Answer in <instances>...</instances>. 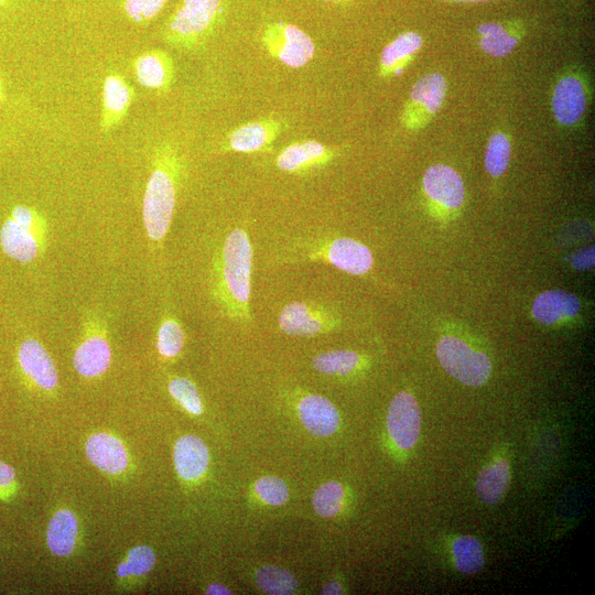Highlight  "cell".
I'll return each mask as SVG.
<instances>
[{"mask_svg":"<svg viewBox=\"0 0 595 595\" xmlns=\"http://www.w3.org/2000/svg\"><path fill=\"white\" fill-rule=\"evenodd\" d=\"M227 0H183L169 20L168 38L180 46L196 45L218 25Z\"/></svg>","mask_w":595,"mask_h":595,"instance_id":"obj_1","label":"cell"},{"mask_svg":"<svg viewBox=\"0 0 595 595\" xmlns=\"http://www.w3.org/2000/svg\"><path fill=\"white\" fill-rule=\"evenodd\" d=\"M437 356L443 369L464 385L479 387L490 378V357L473 351L462 340L449 335L443 337L437 345Z\"/></svg>","mask_w":595,"mask_h":595,"instance_id":"obj_2","label":"cell"},{"mask_svg":"<svg viewBox=\"0 0 595 595\" xmlns=\"http://www.w3.org/2000/svg\"><path fill=\"white\" fill-rule=\"evenodd\" d=\"M263 46L274 59L291 69H301L315 57V42L295 25L276 21L266 26Z\"/></svg>","mask_w":595,"mask_h":595,"instance_id":"obj_3","label":"cell"},{"mask_svg":"<svg viewBox=\"0 0 595 595\" xmlns=\"http://www.w3.org/2000/svg\"><path fill=\"white\" fill-rule=\"evenodd\" d=\"M175 204V182L165 169H156L148 181L144 200V221L151 240L158 242L165 237Z\"/></svg>","mask_w":595,"mask_h":595,"instance_id":"obj_4","label":"cell"},{"mask_svg":"<svg viewBox=\"0 0 595 595\" xmlns=\"http://www.w3.org/2000/svg\"><path fill=\"white\" fill-rule=\"evenodd\" d=\"M253 250L247 234L233 231L224 246V278L231 296L243 306L251 298Z\"/></svg>","mask_w":595,"mask_h":595,"instance_id":"obj_5","label":"cell"},{"mask_svg":"<svg viewBox=\"0 0 595 595\" xmlns=\"http://www.w3.org/2000/svg\"><path fill=\"white\" fill-rule=\"evenodd\" d=\"M421 428V415L416 398L406 392L399 393L389 405L387 430L395 445L402 450L417 445Z\"/></svg>","mask_w":595,"mask_h":595,"instance_id":"obj_6","label":"cell"},{"mask_svg":"<svg viewBox=\"0 0 595 595\" xmlns=\"http://www.w3.org/2000/svg\"><path fill=\"white\" fill-rule=\"evenodd\" d=\"M18 360L24 373L32 382L51 391L56 388L59 376L51 356L42 344L34 339H29L20 345Z\"/></svg>","mask_w":595,"mask_h":595,"instance_id":"obj_7","label":"cell"},{"mask_svg":"<svg viewBox=\"0 0 595 595\" xmlns=\"http://www.w3.org/2000/svg\"><path fill=\"white\" fill-rule=\"evenodd\" d=\"M429 198L448 209H458L464 201V186L457 171L445 165L430 167L424 176Z\"/></svg>","mask_w":595,"mask_h":595,"instance_id":"obj_8","label":"cell"},{"mask_svg":"<svg viewBox=\"0 0 595 595\" xmlns=\"http://www.w3.org/2000/svg\"><path fill=\"white\" fill-rule=\"evenodd\" d=\"M283 127L275 118L247 123L231 133L227 147L236 153L250 154L262 151L275 142Z\"/></svg>","mask_w":595,"mask_h":595,"instance_id":"obj_9","label":"cell"},{"mask_svg":"<svg viewBox=\"0 0 595 595\" xmlns=\"http://www.w3.org/2000/svg\"><path fill=\"white\" fill-rule=\"evenodd\" d=\"M301 423L312 435L329 437L335 434L340 426L339 411L328 400L319 395L307 396L298 407Z\"/></svg>","mask_w":595,"mask_h":595,"instance_id":"obj_10","label":"cell"},{"mask_svg":"<svg viewBox=\"0 0 595 595\" xmlns=\"http://www.w3.org/2000/svg\"><path fill=\"white\" fill-rule=\"evenodd\" d=\"M587 95L583 84L575 77L562 79L553 96V110L562 125H573L580 121L586 111Z\"/></svg>","mask_w":595,"mask_h":595,"instance_id":"obj_11","label":"cell"},{"mask_svg":"<svg viewBox=\"0 0 595 595\" xmlns=\"http://www.w3.org/2000/svg\"><path fill=\"white\" fill-rule=\"evenodd\" d=\"M333 151L317 140H305L287 146L277 157V167L286 172L305 171L327 164Z\"/></svg>","mask_w":595,"mask_h":595,"instance_id":"obj_12","label":"cell"},{"mask_svg":"<svg viewBox=\"0 0 595 595\" xmlns=\"http://www.w3.org/2000/svg\"><path fill=\"white\" fill-rule=\"evenodd\" d=\"M86 456L103 472L119 474L126 470L128 456L126 449L117 438L112 435L95 434L86 442Z\"/></svg>","mask_w":595,"mask_h":595,"instance_id":"obj_13","label":"cell"},{"mask_svg":"<svg viewBox=\"0 0 595 595\" xmlns=\"http://www.w3.org/2000/svg\"><path fill=\"white\" fill-rule=\"evenodd\" d=\"M173 459L181 478L192 481L200 479L207 471L210 453L202 439L196 436H185L176 443Z\"/></svg>","mask_w":595,"mask_h":595,"instance_id":"obj_14","label":"cell"},{"mask_svg":"<svg viewBox=\"0 0 595 595\" xmlns=\"http://www.w3.org/2000/svg\"><path fill=\"white\" fill-rule=\"evenodd\" d=\"M0 244L5 254L19 263H30L38 255L34 227L21 225L13 219L4 223L0 231Z\"/></svg>","mask_w":595,"mask_h":595,"instance_id":"obj_15","label":"cell"},{"mask_svg":"<svg viewBox=\"0 0 595 595\" xmlns=\"http://www.w3.org/2000/svg\"><path fill=\"white\" fill-rule=\"evenodd\" d=\"M328 258L332 265L352 275L366 274L373 266L369 248L351 238L334 241L329 248Z\"/></svg>","mask_w":595,"mask_h":595,"instance_id":"obj_16","label":"cell"},{"mask_svg":"<svg viewBox=\"0 0 595 595\" xmlns=\"http://www.w3.org/2000/svg\"><path fill=\"white\" fill-rule=\"evenodd\" d=\"M579 310L580 301L575 295L562 290H549L536 298L533 316L537 321L549 326L577 316Z\"/></svg>","mask_w":595,"mask_h":595,"instance_id":"obj_17","label":"cell"},{"mask_svg":"<svg viewBox=\"0 0 595 595\" xmlns=\"http://www.w3.org/2000/svg\"><path fill=\"white\" fill-rule=\"evenodd\" d=\"M112 360L111 346L102 337L86 339L75 351V370L84 377H96L105 373Z\"/></svg>","mask_w":595,"mask_h":595,"instance_id":"obj_18","label":"cell"},{"mask_svg":"<svg viewBox=\"0 0 595 595\" xmlns=\"http://www.w3.org/2000/svg\"><path fill=\"white\" fill-rule=\"evenodd\" d=\"M78 532V519L72 512L62 510L54 514L47 532L48 546L52 553L59 557L70 556L77 544Z\"/></svg>","mask_w":595,"mask_h":595,"instance_id":"obj_19","label":"cell"},{"mask_svg":"<svg viewBox=\"0 0 595 595\" xmlns=\"http://www.w3.org/2000/svg\"><path fill=\"white\" fill-rule=\"evenodd\" d=\"M510 483V464L505 460H499L481 471L476 479V494L482 502L494 505L503 499Z\"/></svg>","mask_w":595,"mask_h":595,"instance_id":"obj_20","label":"cell"},{"mask_svg":"<svg viewBox=\"0 0 595 595\" xmlns=\"http://www.w3.org/2000/svg\"><path fill=\"white\" fill-rule=\"evenodd\" d=\"M323 326V321L302 302H294L280 313L279 327L289 335L313 337L323 330Z\"/></svg>","mask_w":595,"mask_h":595,"instance_id":"obj_21","label":"cell"},{"mask_svg":"<svg viewBox=\"0 0 595 595\" xmlns=\"http://www.w3.org/2000/svg\"><path fill=\"white\" fill-rule=\"evenodd\" d=\"M423 45V38L416 34V32L408 31L398 36L382 52V74H393L397 68H404V63L413 57Z\"/></svg>","mask_w":595,"mask_h":595,"instance_id":"obj_22","label":"cell"},{"mask_svg":"<svg viewBox=\"0 0 595 595\" xmlns=\"http://www.w3.org/2000/svg\"><path fill=\"white\" fill-rule=\"evenodd\" d=\"M447 82L439 73H431L419 79L410 92V100L423 105L430 114L437 113L445 102Z\"/></svg>","mask_w":595,"mask_h":595,"instance_id":"obj_23","label":"cell"},{"mask_svg":"<svg viewBox=\"0 0 595 595\" xmlns=\"http://www.w3.org/2000/svg\"><path fill=\"white\" fill-rule=\"evenodd\" d=\"M136 72L140 84L147 88L161 89L171 80V62L164 53H149L139 58Z\"/></svg>","mask_w":595,"mask_h":595,"instance_id":"obj_24","label":"cell"},{"mask_svg":"<svg viewBox=\"0 0 595 595\" xmlns=\"http://www.w3.org/2000/svg\"><path fill=\"white\" fill-rule=\"evenodd\" d=\"M454 564L462 573L479 572L484 567L483 547L478 539L463 536L456 540L452 546Z\"/></svg>","mask_w":595,"mask_h":595,"instance_id":"obj_25","label":"cell"},{"mask_svg":"<svg viewBox=\"0 0 595 595\" xmlns=\"http://www.w3.org/2000/svg\"><path fill=\"white\" fill-rule=\"evenodd\" d=\"M478 31L482 36V50L493 58H504L517 46L518 39L508 34L500 24H483L479 26Z\"/></svg>","mask_w":595,"mask_h":595,"instance_id":"obj_26","label":"cell"},{"mask_svg":"<svg viewBox=\"0 0 595 595\" xmlns=\"http://www.w3.org/2000/svg\"><path fill=\"white\" fill-rule=\"evenodd\" d=\"M257 586L267 594L288 595L298 589V581L283 568L264 566L255 575Z\"/></svg>","mask_w":595,"mask_h":595,"instance_id":"obj_27","label":"cell"},{"mask_svg":"<svg viewBox=\"0 0 595 595\" xmlns=\"http://www.w3.org/2000/svg\"><path fill=\"white\" fill-rule=\"evenodd\" d=\"M360 356L352 351L322 353L312 361L316 371L327 375H346L356 369Z\"/></svg>","mask_w":595,"mask_h":595,"instance_id":"obj_28","label":"cell"},{"mask_svg":"<svg viewBox=\"0 0 595 595\" xmlns=\"http://www.w3.org/2000/svg\"><path fill=\"white\" fill-rule=\"evenodd\" d=\"M512 146L510 139L502 133L494 134L486 148L485 168L493 177H501L510 165Z\"/></svg>","mask_w":595,"mask_h":595,"instance_id":"obj_29","label":"cell"},{"mask_svg":"<svg viewBox=\"0 0 595 595\" xmlns=\"http://www.w3.org/2000/svg\"><path fill=\"white\" fill-rule=\"evenodd\" d=\"M313 508L323 518L337 516L342 510L344 489L339 482H329L320 486L313 495Z\"/></svg>","mask_w":595,"mask_h":595,"instance_id":"obj_30","label":"cell"},{"mask_svg":"<svg viewBox=\"0 0 595 595\" xmlns=\"http://www.w3.org/2000/svg\"><path fill=\"white\" fill-rule=\"evenodd\" d=\"M156 556L153 550L147 546L135 547L117 569L119 578L127 576H145L154 568Z\"/></svg>","mask_w":595,"mask_h":595,"instance_id":"obj_31","label":"cell"},{"mask_svg":"<svg viewBox=\"0 0 595 595\" xmlns=\"http://www.w3.org/2000/svg\"><path fill=\"white\" fill-rule=\"evenodd\" d=\"M169 393L188 413L196 416L203 413L202 399L198 389L187 378L173 380L169 385Z\"/></svg>","mask_w":595,"mask_h":595,"instance_id":"obj_32","label":"cell"},{"mask_svg":"<svg viewBox=\"0 0 595 595\" xmlns=\"http://www.w3.org/2000/svg\"><path fill=\"white\" fill-rule=\"evenodd\" d=\"M185 338L179 324L175 320H166L158 332L157 349L162 356L175 357L182 348Z\"/></svg>","mask_w":595,"mask_h":595,"instance_id":"obj_33","label":"cell"},{"mask_svg":"<svg viewBox=\"0 0 595 595\" xmlns=\"http://www.w3.org/2000/svg\"><path fill=\"white\" fill-rule=\"evenodd\" d=\"M131 93L125 83L117 78L110 77L105 81L104 102L108 112L112 115H119L126 110Z\"/></svg>","mask_w":595,"mask_h":595,"instance_id":"obj_34","label":"cell"},{"mask_svg":"<svg viewBox=\"0 0 595 595\" xmlns=\"http://www.w3.org/2000/svg\"><path fill=\"white\" fill-rule=\"evenodd\" d=\"M255 491L261 500L268 505H284L289 499L286 483L276 476H266L255 484Z\"/></svg>","mask_w":595,"mask_h":595,"instance_id":"obj_35","label":"cell"},{"mask_svg":"<svg viewBox=\"0 0 595 595\" xmlns=\"http://www.w3.org/2000/svg\"><path fill=\"white\" fill-rule=\"evenodd\" d=\"M167 0H125V10L136 23H146L155 18Z\"/></svg>","mask_w":595,"mask_h":595,"instance_id":"obj_36","label":"cell"},{"mask_svg":"<svg viewBox=\"0 0 595 595\" xmlns=\"http://www.w3.org/2000/svg\"><path fill=\"white\" fill-rule=\"evenodd\" d=\"M594 246L582 248L570 256L571 266L577 270H590L594 267Z\"/></svg>","mask_w":595,"mask_h":595,"instance_id":"obj_37","label":"cell"},{"mask_svg":"<svg viewBox=\"0 0 595 595\" xmlns=\"http://www.w3.org/2000/svg\"><path fill=\"white\" fill-rule=\"evenodd\" d=\"M12 219L17 223L28 227H35L36 224L34 212L26 207L15 208L12 214Z\"/></svg>","mask_w":595,"mask_h":595,"instance_id":"obj_38","label":"cell"},{"mask_svg":"<svg viewBox=\"0 0 595 595\" xmlns=\"http://www.w3.org/2000/svg\"><path fill=\"white\" fill-rule=\"evenodd\" d=\"M15 471L10 465L0 461V488H7L15 482Z\"/></svg>","mask_w":595,"mask_h":595,"instance_id":"obj_39","label":"cell"},{"mask_svg":"<svg viewBox=\"0 0 595 595\" xmlns=\"http://www.w3.org/2000/svg\"><path fill=\"white\" fill-rule=\"evenodd\" d=\"M343 590L340 583L337 581H331L326 584L322 589V594H342Z\"/></svg>","mask_w":595,"mask_h":595,"instance_id":"obj_40","label":"cell"},{"mask_svg":"<svg viewBox=\"0 0 595 595\" xmlns=\"http://www.w3.org/2000/svg\"><path fill=\"white\" fill-rule=\"evenodd\" d=\"M207 594H213V595L229 594L230 595V594H232V592L230 591V589H227L226 587H224L223 584H221V583H213L209 587Z\"/></svg>","mask_w":595,"mask_h":595,"instance_id":"obj_41","label":"cell"},{"mask_svg":"<svg viewBox=\"0 0 595 595\" xmlns=\"http://www.w3.org/2000/svg\"><path fill=\"white\" fill-rule=\"evenodd\" d=\"M456 2L476 3V2H489V0H456Z\"/></svg>","mask_w":595,"mask_h":595,"instance_id":"obj_42","label":"cell"},{"mask_svg":"<svg viewBox=\"0 0 595 595\" xmlns=\"http://www.w3.org/2000/svg\"><path fill=\"white\" fill-rule=\"evenodd\" d=\"M322 2L339 4V3L346 2V0H322Z\"/></svg>","mask_w":595,"mask_h":595,"instance_id":"obj_43","label":"cell"},{"mask_svg":"<svg viewBox=\"0 0 595 595\" xmlns=\"http://www.w3.org/2000/svg\"><path fill=\"white\" fill-rule=\"evenodd\" d=\"M3 2H4V0H0V5H2V4H3Z\"/></svg>","mask_w":595,"mask_h":595,"instance_id":"obj_44","label":"cell"}]
</instances>
